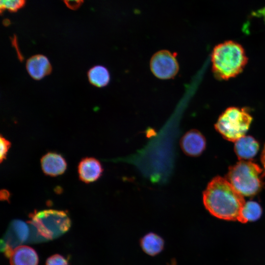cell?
<instances>
[{"instance_id": "1", "label": "cell", "mask_w": 265, "mask_h": 265, "mask_svg": "<svg viewBox=\"0 0 265 265\" xmlns=\"http://www.w3.org/2000/svg\"><path fill=\"white\" fill-rule=\"evenodd\" d=\"M205 208L212 215L226 220H238L245 203L241 195L226 179L213 178L203 193Z\"/></svg>"}, {"instance_id": "2", "label": "cell", "mask_w": 265, "mask_h": 265, "mask_svg": "<svg viewBox=\"0 0 265 265\" xmlns=\"http://www.w3.org/2000/svg\"><path fill=\"white\" fill-rule=\"evenodd\" d=\"M28 222L30 234L28 241L41 242L53 240L70 229L71 221L66 212L47 209L35 211L29 214Z\"/></svg>"}, {"instance_id": "3", "label": "cell", "mask_w": 265, "mask_h": 265, "mask_svg": "<svg viewBox=\"0 0 265 265\" xmlns=\"http://www.w3.org/2000/svg\"><path fill=\"white\" fill-rule=\"evenodd\" d=\"M212 71L216 79L227 80L239 74L248 58L242 46L228 40L214 47L212 53Z\"/></svg>"}, {"instance_id": "4", "label": "cell", "mask_w": 265, "mask_h": 265, "mask_svg": "<svg viewBox=\"0 0 265 265\" xmlns=\"http://www.w3.org/2000/svg\"><path fill=\"white\" fill-rule=\"evenodd\" d=\"M264 169L250 160H240L231 166L226 179L241 195L252 196L263 186Z\"/></svg>"}, {"instance_id": "5", "label": "cell", "mask_w": 265, "mask_h": 265, "mask_svg": "<svg viewBox=\"0 0 265 265\" xmlns=\"http://www.w3.org/2000/svg\"><path fill=\"white\" fill-rule=\"evenodd\" d=\"M252 120L247 108L231 106L220 115L214 128L224 138L235 142L245 135Z\"/></svg>"}, {"instance_id": "6", "label": "cell", "mask_w": 265, "mask_h": 265, "mask_svg": "<svg viewBox=\"0 0 265 265\" xmlns=\"http://www.w3.org/2000/svg\"><path fill=\"white\" fill-rule=\"evenodd\" d=\"M30 230L29 225L19 219L12 220L0 241V250L10 258L13 250L28 241Z\"/></svg>"}, {"instance_id": "7", "label": "cell", "mask_w": 265, "mask_h": 265, "mask_svg": "<svg viewBox=\"0 0 265 265\" xmlns=\"http://www.w3.org/2000/svg\"><path fill=\"white\" fill-rule=\"evenodd\" d=\"M150 67L154 75L161 80L174 78L179 70L176 53L166 50H160L153 54Z\"/></svg>"}, {"instance_id": "8", "label": "cell", "mask_w": 265, "mask_h": 265, "mask_svg": "<svg viewBox=\"0 0 265 265\" xmlns=\"http://www.w3.org/2000/svg\"><path fill=\"white\" fill-rule=\"evenodd\" d=\"M180 144L181 149L186 155L196 157L200 156L205 150L206 140L200 132L193 129L182 137Z\"/></svg>"}, {"instance_id": "9", "label": "cell", "mask_w": 265, "mask_h": 265, "mask_svg": "<svg viewBox=\"0 0 265 265\" xmlns=\"http://www.w3.org/2000/svg\"><path fill=\"white\" fill-rule=\"evenodd\" d=\"M104 169L101 163L92 157L82 159L78 166V172L80 180L88 184L98 180L102 175Z\"/></svg>"}, {"instance_id": "10", "label": "cell", "mask_w": 265, "mask_h": 265, "mask_svg": "<svg viewBox=\"0 0 265 265\" xmlns=\"http://www.w3.org/2000/svg\"><path fill=\"white\" fill-rule=\"evenodd\" d=\"M26 68L29 75L36 80L51 74L53 69L48 58L42 54L30 56L26 61Z\"/></svg>"}, {"instance_id": "11", "label": "cell", "mask_w": 265, "mask_h": 265, "mask_svg": "<svg viewBox=\"0 0 265 265\" xmlns=\"http://www.w3.org/2000/svg\"><path fill=\"white\" fill-rule=\"evenodd\" d=\"M41 166L43 173L48 176L56 177L63 174L67 169V162L59 153L50 152L41 159Z\"/></svg>"}, {"instance_id": "12", "label": "cell", "mask_w": 265, "mask_h": 265, "mask_svg": "<svg viewBox=\"0 0 265 265\" xmlns=\"http://www.w3.org/2000/svg\"><path fill=\"white\" fill-rule=\"evenodd\" d=\"M259 147V142L253 137L245 135L235 141L234 149L240 160H249L257 154Z\"/></svg>"}, {"instance_id": "13", "label": "cell", "mask_w": 265, "mask_h": 265, "mask_svg": "<svg viewBox=\"0 0 265 265\" xmlns=\"http://www.w3.org/2000/svg\"><path fill=\"white\" fill-rule=\"evenodd\" d=\"M38 262L35 250L26 245L16 247L10 257V265H38Z\"/></svg>"}, {"instance_id": "14", "label": "cell", "mask_w": 265, "mask_h": 265, "mask_svg": "<svg viewBox=\"0 0 265 265\" xmlns=\"http://www.w3.org/2000/svg\"><path fill=\"white\" fill-rule=\"evenodd\" d=\"M87 76L89 83L98 88L107 86L110 80L108 70L101 65H96L91 67L87 71Z\"/></svg>"}, {"instance_id": "15", "label": "cell", "mask_w": 265, "mask_h": 265, "mask_svg": "<svg viewBox=\"0 0 265 265\" xmlns=\"http://www.w3.org/2000/svg\"><path fill=\"white\" fill-rule=\"evenodd\" d=\"M141 246L145 253L150 256H155L162 250L164 241L158 235L150 233L142 238Z\"/></svg>"}, {"instance_id": "16", "label": "cell", "mask_w": 265, "mask_h": 265, "mask_svg": "<svg viewBox=\"0 0 265 265\" xmlns=\"http://www.w3.org/2000/svg\"><path fill=\"white\" fill-rule=\"evenodd\" d=\"M262 213V209L259 203L255 201L245 202L238 220L241 223L255 221L258 220Z\"/></svg>"}, {"instance_id": "17", "label": "cell", "mask_w": 265, "mask_h": 265, "mask_svg": "<svg viewBox=\"0 0 265 265\" xmlns=\"http://www.w3.org/2000/svg\"><path fill=\"white\" fill-rule=\"evenodd\" d=\"M26 0H0V9L2 13L5 10L15 12L22 8Z\"/></svg>"}, {"instance_id": "18", "label": "cell", "mask_w": 265, "mask_h": 265, "mask_svg": "<svg viewBox=\"0 0 265 265\" xmlns=\"http://www.w3.org/2000/svg\"><path fill=\"white\" fill-rule=\"evenodd\" d=\"M0 160L1 163L3 160L6 159L8 152L11 147V142L2 135H0Z\"/></svg>"}, {"instance_id": "19", "label": "cell", "mask_w": 265, "mask_h": 265, "mask_svg": "<svg viewBox=\"0 0 265 265\" xmlns=\"http://www.w3.org/2000/svg\"><path fill=\"white\" fill-rule=\"evenodd\" d=\"M46 265H68V262L63 256L54 254L47 259Z\"/></svg>"}, {"instance_id": "20", "label": "cell", "mask_w": 265, "mask_h": 265, "mask_svg": "<svg viewBox=\"0 0 265 265\" xmlns=\"http://www.w3.org/2000/svg\"><path fill=\"white\" fill-rule=\"evenodd\" d=\"M66 5L72 10L78 9L82 4L83 0H62Z\"/></svg>"}, {"instance_id": "21", "label": "cell", "mask_w": 265, "mask_h": 265, "mask_svg": "<svg viewBox=\"0 0 265 265\" xmlns=\"http://www.w3.org/2000/svg\"><path fill=\"white\" fill-rule=\"evenodd\" d=\"M11 41L12 43V45H14L16 49H17L18 56L19 58V59L21 60H22L23 59V57H22V54L19 53V50L18 48H17L18 43H17V38L15 35H14L13 38L12 39Z\"/></svg>"}, {"instance_id": "22", "label": "cell", "mask_w": 265, "mask_h": 265, "mask_svg": "<svg viewBox=\"0 0 265 265\" xmlns=\"http://www.w3.org/2000/svg\"><path fill=\"white\" fill-rule=\"evenodd\" d=\"M261 160L264 167V175L265 176V145L261 154Z\"/></svg>"}, {"instance_id": "23", "label": "cell", "mask_w": 265, "mask_h": 265, "mask_svg": "<svg viewBox=\"0 0 265 265\" xmlns=\"http://www.w3.org/2000/svg\"><path fill=\"white\" fill-rule=\"evenodd\" d=\"M254 15L257 16L263 17L265 22V7L259 10L256 13H255Z\"/></svg>"}]
</instances>
